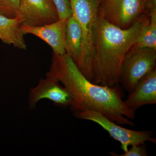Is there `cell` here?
Returning a JSON list of instances; mask_svg holds the SVG:
<instances>
[{
    "mask_svg": "<svg viewBox=\"0 0 156 156\" xmlns=\"http://www.w3.org/2000/svg\"><path fill=\"white\" fill-rule=\"evenodd\" d=\"M46 77L61 83L73 98L69 107L73 112L91 110L101 113L118 125L134 126L135 112L125 105L122 88L96 84L87 79L66 53H53Z\"/></svg>",
    "mask_w": 156,
    "mask_h": 156,
    "instance_id": "1",
    "label": "cell"
},
{
    "mask_svg": "<svg viewBox=\"0 0 156 156\" xmlns=\"http://www.w3.org/2000/svg\"><path fill=\"white\" fill-rule=\"evenodd\" d=\"M149 14L144 13L131 27L122 29L110 23L99 13L93 30V83L113 87L119 85L123 59L138 41Z\"/></svg>",
    "mask_w": 156,
    "mask_h": 156,
    "instance_id": "2",
    "label": "cell"
},
{
    "mask_svg": "<svg viewBox=\"0 0 156 156\" xmlns=\"http://www.w3.org/2000/svg\"><path fill=\"white\" fill-rule=\"evenodd\" d=\"M69 1L73 16L77 21L82 32V53L80 61L77 67L84 76L93 83V30L99 15L101 0Z\"/></svg>",
    "mask_w": 156,
    "mask_h": 156,
    "instance_id": "3",
    "label": "cell"
},
{
    "mask_svg": "<svg viewBox=\"0 0 156 156\" xmlns=\"http://www.w3.org/2000/svg\"><path fill=\"white\" fill-rule=\"evenodd\" d=\"M156 49L134 45L123 59L119 83L130 93L141 78L156 68Z\"/></svg>",
    "mask_w": 156,
    "mask_h": 156,
    "instance_id": "4",
    "label": "cell"
},
{
    "mask_svg": "<svg viewBox=\"0 0 156 156\" xmlns=\"http://www.w3.org/2000/svg\"><path fill=\"white\" fill-rule=\"evenodd\" d=\"M73 113L77 119L92 121L101 126L111 137L121 143L124 152L128 150L130 146L145 145L147 141L156 144V138L153 137V133L150 131H134L123 128L96 111L87 110Z\"/></svg>",
    "mask_w": 156,
    "mask_h": 156,
    "instance_id": "5",
    "label": "cell"
},
{
    "mask_svg": "<svg viewBox=\"0 0 156 156\" xmlns=\"http://www.w3.org/2000/svg\"><path fill=\"white\" fill-rule=\"evenodd\" d=\"M145 12L142 0H101L99 9L110 23L122 29L131 27Z\"/></svg>",
    "mask_w": 156,
    "mask_h": 156,
    "instance_id": "6",
    "label": "cell"
},
{
    "mask_svg": "<svg viewBox=\"0 0 156 156\" xmlns=\"http://www.w3.org/2000/svg\"><path fill=\"white\" fill-rule=\"evenodd\" d=\"M19 11L22 24L29 26H41L59 20L53 0H20Z\"/></svg>",
    "mask_w": 156,
    "mask_h": 156,
    "instance_id": "7",
    "label": "cell"
},
{
    "mask_svg": "<svg viewBox=\"0 0 156 156\" xmlns=\"http://www.w3.org/2000/svg\"><path fill=\"white\" fill-rule=\"evenodd\" d=\"M49 99L56 106L62 108L69 107L73 102V98L67 89L58 82L46 77L39 81L38 84L29 90V107L34 109L37 103L41 99Z\"/></svg>",
    "mask_w": 156,
    "mask_h": 156,
    "instance_id": "8",
    "label": "cell"
},
{
    "mask_svg": "<svg viewBox=\"0 0 156 156\" xmlns=\"http://www.w3.org/2000/svg\"><path fill=\"white\" fill-rule=\"evenodd\" d=\"M67 20H59L57 22L41 26L31 27L21 24L20 28L23 34L34 35L50 45L53 53L56 55H63L66 53Z\"/></svg>",
    "mask_w": 156,
    "mask_h": 156,
    "instance_id": "9",
    "label": "cell"
},
{
    "mask_svg": "<svg viewBox=\"0 0 156 156\" xmlns=\"http://www.w3.org/2000/svg\"><path fill=\"white\" fill-rule=\"evenodd\" d=\"M129 93L124 102L128 108L135 112L144 105L156 104V68L141 78Z\"/></svg>",
    "mask_w": 156,
    "mask_h": 156,
    "instance_id": "10",
    "label": "cell"
},
{
    "mask_svg": "<svg viewBox=\"0 0 156 156\" xmlns=\"http://www.w3.org/2000/svg\"><path fill=\"white\" fill-rule=\"evenodd\" d=\"M20 18L11 19L0 14V39L4 44L13 45L20 50H26L27 45L20 25Z\"/></svg>",
    "mask_w": 156,
    "mask_h": 156,
    "instance_id": "11",
    "label": "cell"
},
{
    "mask_svg": "<svg viewBox=\"0 0 156 156\" xmlns=\"http://www.w3.org/2000/svg\"><path fill=\"white\" fill-rule=\"evenodd\" d=\"M82 46V30L72 15L68 18L66 22L65 51L77 66L80 61Z\"/></svg>",
    "mask_w": 156,
    "mask_h": 156,
    "instance_id": "12",
    "label": "cell"
},
{
    "mask_svg": "<svg viewBox=\"0 0 156 156\" xmlns=\"http://www.w3.org/2000/svg\"><path fill=\"white\" fill-rule=\"evenodd\" d=\"M148 14L149 21L145 25L138 41L134 46L156 50V11Z\"/></svg>",
    "mask_w": 156,
    "mask_h": 156,
    "instance_id": "13",
    "label": "cell"
},
{
    "mask_svg": "<svg viewBox=\"0 0 156 156\" xmlns=\"http://www.w3.org/2000/svg\"><path fill=\"white\" fill-rule=\"evenodd\" d=\"M20 0H0V14L11 19L20 18Z\"/></svg>",
    "mask_w": 156,
    "mask_h": 156,
    "instance_id": "14",
    "label": "cell"
},
{
    "mask_svg": "<svg viewBox=\"0 0 156 156\" xmlns=\"http://www.w3.org/2000/svg\"><path fill=\"white\" fill-rule=\"evenodd\" d=\"M58 13L59 20H67L73 15L69 0H53Z\"/></svg>",
    "mask_w": 156,
    "mask_h": 156,
    "instance_id": "15",
    "label": "cell"
},
{
    "mask_svg": "<svg viewBox=\"0 0 156 156\" xmlns=\"http://www.w3.org/2000/svg\"><path fill=\"white\" fill-rule=\"evenodd\" d=\"M109 154L112 156H147L148 154L145 145H134L122 154H118L114 152H111Z\"/></svg>",
    "mask_w": 156,
    "mask_h": 156,
    "instance_id": "16",
    "label": "cell"
},
{
    "mask_svg": "<svg viewBox=\"0 0 156 156\" xmlns=\"http://www.w3.org/2000/svg\"><path fill=\"white\" fill-rule=\"evenodd\" d=\"M146 12L149 14L156 11V0H142Z\"/></svg>",
    "mask_w": 156,
    "mask_h": 156,
    "instance_id": "17",
    "label": "cell"
}]
</instances>
